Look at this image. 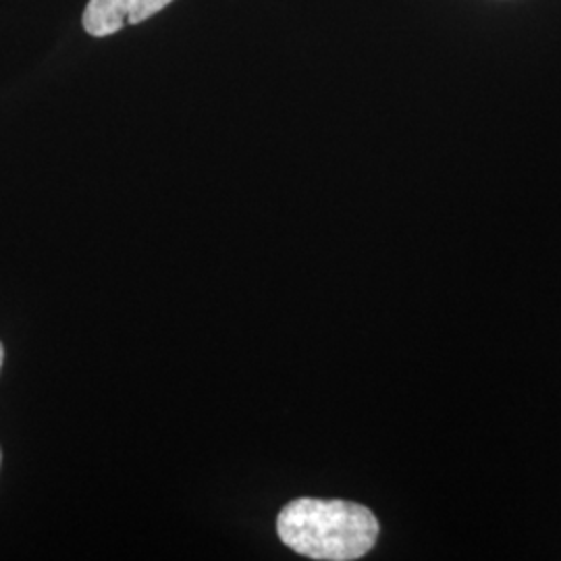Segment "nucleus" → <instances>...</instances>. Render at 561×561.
<instances>
[{"label":"nucleus","instance_id":"nucleus-1","mask_svg":"<svg viewBox=\"0 0 561 561\" xmlns=\"http://www.w3.org/2000/svg\"><path fill=\"white\" fill-rule=\"evenodd\" d=\"M277 533L280 541L306 558L352 561L375 547L379 520L360 503L304 497L280 510Z\"/></svg>","mask_w":561,"mask_h":561},{"label":"nucleus","instance_id":"nucleus-2","mask_svg":"<svg viewBox=\"0 0 561 561\" xmlns=\"http://www.w3.org/2000/svg\"><path fill=\"white\" fill-rule=\"evenodd\" d=\"M173 0H90L83 11V27L90 36L104 38L125 25H136L157 15Z\"/></svg>","mask_w":561,"mask_h":561},{"label":"nucleus","instance_id":"nucleus-3","mask_svg":"<svg viewBox=\"0 0 561 561\" xmlns=\"http://www.w3.org/2000/svg\"><path fill=\"white\" fill-rule=\"evenodd\" d=\"M2 360H4V347H2V343H0V368H2Z\"/></svg>","mask_w":561,"mask_h":561},{"label":"nucleus","instance_id":"nucleus-4","mask_svg":"<svg viewBox=\"0 0 561 561\" xmlns=\"http://www.w3.org/2000/svg\"><path fill=\"white\" fill-rule=\"evenodd\" d=\"M0 461H2V454H0Z\"/></svg>","mask_w":561,"mask_h":561}]
</instances>
